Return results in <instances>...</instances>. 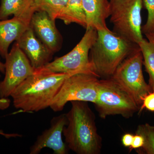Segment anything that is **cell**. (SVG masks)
<instances>
[{
  "label": "cell",
  "mask_w": 154,
  "mask_h": 154,
  "mask_svg": "<svg viewBox=\"0 0 154 154\" xmlns=\"http://www.w3.org/2000/svg\"><path fill=\"white\" fill-rule=\"evenodd\" d=\"M152 35H154V34H152Z\"/></svg>",
  "instance_id": "cell-26"
},
{
  "label": "cell",
  "mask_w": 154,
  "mask_h": 154,
  "mask_svg": "<svg viewBox=\"0 0 154 154\" xmlns=\"http://www.w3.org/2000/svg\"><path fill=\"white\" fill-rule=\"evenodd\" d=\"M144 108L149 111L154 112V91H151L144 97L142 104L139 109L140 112Z\"/></svg>",
  "instance_id": "cell-21"
},
{
  "label": "cell",
  "mask_w": 154,
  "mask_h": 154,
  "mask_svg": "<svg viewBox=\"0 0 154 154\" xmlns=\"http://www.w3.org/2000/svg\"><path fill=\"white\" fill-rule=\"evenodd\" d=\"M5 63H3L0 60V72L2 73H5Z\"/></svg>",
  "instance_id": "cell-24"
},
{
  "label": "cell",
  "mask_w": 154,
  "mask_h": 154,
  "mask_svg": "<svg viewBox=\"0 0 154 154\" xmlns=\"http://www.w3.org/2000/svg\"><path fill=\"white\" fill-rule=\"evenodd\" d=\"M5 59V77L0 82V98H2L11 96L15 89L35 71L27 56L17 42Z\"/></svg>",
  "instance_id": "cell-9"
},
{
  "label": "cell",
  "mask_w": 154,
  "mask_h": 154,
  "mask_svg": "<svg viewBox=\"0 0 154 154\" xmlns=\"http://www.w3.org/2000/svg\"><path fill=\"white\" fill-rule=\"evenodd\" d=\"M0 134L5 136L6 137H17L18 136H19V135L17 134H6L4 133L2 131H0Z\"/></svg>",
  "instance_id": "cell-25"
},
{
  "label": "cell",
  "mask_w": 154,
  "mask_h": 154,
  "mask_svg": "<svg viewBox=\"0 0 154 154\" xmlns=\"http://www.w3.org/2000/svg\"><path fill=\"white\" fill-rule=\"evenodd\" d=\"M143 3L148 12L146 23L142 27V33L146 36L154 34V0H143Z\"/></svg>",
  "instance_id": "cell-20"
},
{
  "label": "cell",
  "mask_w": 154,
  "mask_h": 154,
  "mask_svg": "<svg viewBox=\"0 0 154 154\" xmlns=\"http://www.w3.org/2000/svg\"><path fill=\"white\" fill-rule=\"evenodd\" d=\"M76 73L34 72L11 94L14 107L25 112H38L50 107L66 79Z\"/></svg>",
  "instance_id": "cell-1"
},
{
  "label": "cell",
  "mask_w": 154,
  "mask_h": 154,
  "mask_svg": "<svg viewBox=\"0 0 154 154\" xmlns=\"http://www.w3.org/2000/svg\"><path fill=\"white\" fill-rule=\"evenodd\" d=\"M36 35L30 25L16 42L35 70L49 63L54 54Z\"/></svg>",
  "instance_id": "cell-11"
},
{
  "label": "cell",
  "mask_w": 154,
  "mask_h": 154,
  "mask_svg": "<svg viewBox=\"0 0 154 154\" xmlns=\"http://www.w3.org/2000/svg\"><path fill=\"white\" fill-rule=\"evenodd\" d=\"M67 123L66 114L53 118L49 128L38 136L34 144L30 147V153L38 154L42 149L48 148L52 149L54 154H66L67 146L63 141L62 134Z\"/></svg>",
  "instance_id": "cell-10"
},
{
  "label": "cell",
  "mask_w": 154,
  "mask_h": 154,
  "mask_svg": "<svg viewBox=\"0 0 154 154\" xmlns=\"http://www.w3.org/2000/svg\"><path fill=\"white\" fill-rule=\"evenodd\" d=\"M86 15L87 28L96 30L108 28L106 19L110 16L109 0H82Z\"/></svg>",
  "instance_id": "cell-14"
},
{
  "label": "cell",
  "mask_w": 154,
  "mask_h": 154,
  "mask_svg": "<svg viewBox=\"0 0 154 154\" xmlns=\"http://www.w3.org/2000/svg\"><path fill=\"white\" fill-rule=\"evenodd\" d=\"M99 78L91 71L78 73L66 79L50 107L54 112L63 110L68 102L84 101L95 103Z\"/></svg>",
  "instance_id": "cell-6"
},
{
  "label": "cell",
  "mask_w": 154,
  "mask_h": 154,
  "mask_svg": "<svg viewBox=\"0 0 154 154\" xmlns=\"http://www.w3.org/2000/svg\"><path fill=\"white\" fill-rule=\"evenodd\" d=\"M94 104L99 116L103 119L115 115L130 118L140 108L131 96L111 78L99 80Z\"/></svg>",
  "instance_id": "cell-4"
},
{
  "label": "cell",
  "mask_w": 154,
  "mask_h": 154,
  "mask_svg": "<svg viewBox=\"0 0 154 154\" xmlns=\"http://www.w3.org/2000/svg\"><path fill=\"white\" fill-rule=\"evenodd\" d=\"M97 30V38L89 54L90 63L92 72L98 78L108 79L127 57L140 48L108 28Z\"/></svg>",
  "instance_id": "cell-3"
},
{
  "label": "cell",
  "mask_w": 154,
  "mask_h": 154,
  "mask_svg": "<svg viewBox=\"0 0 154 154\" xmlns=\"http://www.w3.org/2000/svg\"><path fill=\"white\" fill-rule=\"evenodd\" d=\"M133 135L129 133L123 135L122 138V144L125 147H130L132 145L134 138Z\"/></svg>",
  "instance_id": "cell-23"
},
{
  "label": "cell",
  "mask_w": 154,
  "mask_h": 154,
  "mask_svg": "<svg viewBox=\"0 0 154 154\" xmlns=\"http://www.w3.org/2000/svg\"><path fill=\"white\" fill-rule=\"evenodd\" d=\"M144 142V140L143 137L140 135L136 134L134 136L132 145L130 147V148L131 149L140 148L143 145Z\"/></svg>",
  "instance_id": "cell-22"
},
{
  "label": "cell",
  "mask_w": 154,
  "mask_h": 154,
  "mask_svg": "<svg viewBox=\"0 0 154 154\" xmlns=\"http://www.w3.org/2000/svg\"><path fill=\"white\" fill-rule=\"evenodd\" d=\"M54 20L45 11H39L33 14L30 25L38 38L53 53L60 49L61 36Z\"/></svg>",
  "instance_id": "cell-12"
},
{
  "label": "cell",
  "mask_w": 154,
  "mask_h": 154,
  "mask_svg": "<svg viewBox=\"0 0 154 154\" xmlns=\"http://www.w3.org/2000/svg\"><path fill=\"white\" fill-rule=\"evenodd\" d=\"M143 57L140 49L126 59L111 77L131 96L140 107L144 96L151 92L143 73Z\"/></svg>",
  "instance_id": "cell-8"
},
{
  "label": "cell",
  "mask_w": 154,
  "mask_h": 154,
  "mask_svg": "<svg viewBox=\"0 0 154 154\" xmlns=\"http://www.w3.org/2000/svg\"><path fill=\"white\" fill-rule=\"evenodd\" d=\"M30 21L14 17L0 21V55L4 58L8 54L9 46L17 41L30 26Z\"/></svg>",
  "instance_id": "cell-13"
},
{
  "label": "cell",
  "mask_w": 154,
  "mask_h": 154,
  "mask_svg": "<svg viewBox=\"0 0 154 154\" xmlns=\"http://www.w3.org/2000/svg\"><path fill=\"white\" fill-rule=\"evenodd\" d=\"M67 125L63 134L67 147L78 154H99L102 140L97 132L95 116L88 102H71Z\"/></svg>",
  "instance_id": "cell-2"
},
{
  "label": "cell",
  "mask_w": 154,
  "mask_h": 154,
  "mask_svg": "<svg viewBox=\"0 0 154 154\" xmlns=\"http://www.w3.org/2000/svg\"><path fill=\"white\" fill-rule=\"evenodd\" d=\"M136 134L143 137L144 142L142 149L143 153L154 154V126L148 123L138 126Z\"/></svg>",
  "instance_id": "cell-19"
},
{
  "label": "cell",
  "mask_w": 154,
  "mask_h": 154,
  "mask_svg": "<svg viewBox=\"0 0 154 154\" xmlns=\"http://www.w3.org/2000/svg\"><path fill=\"white\" fill-rule=\"evenodd\" d=\"M57 19L62 20L66 25L76 23L86 28L87 21L82 0H68L66 7Z\"/></svg>",
  "instance_id": "cell-16"
},
{
  "label": "cell",
  "mask_w": 154,
  "mask_h": 154,
  "mask_svg": "<svg viewBox=\"0 0 154 154\" xmlns=\"http://www.w3.org/2000/svg\"><path fill=\"white\" fill-rule=\"evenodd\" d=\"M38 11H45L54 20L65 8L68 0H35Z\"/></svg>",
  "instance_id": "cell-18"
},
{
  "label": "cell",
  "mask_w": 154,
  "mask_h": 154,
  "mask_svg": "<svg viewBox=\"0 0 154 154\" xmlns=\"http://www.w3.org/2000/svg\"><path fill=\"white\" fill-rule=\"evenodd\" d=\"M110 21L113 32L133 43L143 39L141 11L143 0H110Z\"/></svg>",
  "instance_id": "cell-5"
},
{
  "label": "cell",
  "mask_w": 154,
  "mask_h": 154,
  "mask_svg": "<svg viewBox=\"0 0 154 154\" xmlns=\"http://www.w3.org/2000/svg\"><path fill=\"white\" fill-rule=\"evenodd\" d=\"M86 29L84 36L71 51L35 69L34 72L63 73L92 72L89 54L97 38V30L91 27Z\"/></svg>",
  "instance_id": "cell-7"
},
{
  "label": "cell",
  "mask_w": 154,
  "mask_h": 154,
  "mask_svg": "<svg viewBox=\"0 0 154 154\" xmlns=\"http://www.w3.org/2000/svg\"><path fill=\"white\" fill-rule=\"evenodd\" d=\"M146 36L147 39L143 38L138 45L143 57V64L149 75V85L152 91H154V36Z\"/></svg>",
  "instance_id": "cell-17"
},
{
  "label": "cell",
  "mask_w": 154,
  "mask_h": 154,
  "mask_svg": "<svg viewBox=\"0 0 154 154\" xmlns=\"http://www.w3.org/2000/svg\"><path fill=\"white\" fill-rule=\"evenodd\" d=\"M37 11L35 0H1L0 20H6L13 15L31 21L33 14Z\"/></svg>",
  "instance_id": "cell-15"
}]
</instances>
